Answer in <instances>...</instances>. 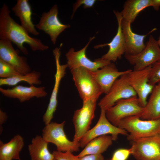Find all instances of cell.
<instances>
[{"instance_id":"6da1fadb","label":"cell","mask_w":160,"mask_h":160,"mask_svg":"<svg viewBox=\"0 0 160 160\" xmlns=\"http://www.w3.org/2000/svg\"><path fill=\"white\" fill-rule=\"evenodd\" d=\"M8 6L4 4L0 9V39H6L16 45L20 50L25 55L28 51L24 44L26 43L33 51H43L49 47L39 39L30 36L21 26L16 22L10 15Z\"/></svg>"},{"instance_id":"7a4b0ae2","label":"cell","mask_w":160,"mask_h":160,"mask_svg":"<svg viewBox=\"0 0 160 160\" xmlns=\"http://www.w3.org/2000/svg\"><path fill=\"white\" fill-rule=\"evenodd\" d=\"M117 127L128 133L127 138L130 142L160 135V119L145 120L141 119L137 116H131L121 120Z\"/></svg>"},{"instance_id":"3957f363","label":"cell","mask_w":160,"mask_h":160,"mask_svg":"<svg viewBox=\"0 0 160 160\" xmlns=\"http://www.w3.org/2000/svg\"><path fill=\"white\" fill-rule=\"evenodd\" d=\"M70 71L83 102L90 100H97L103 93L94 77L93 72L81 67Z\"/></svg>"},{"instance_id":"277c9868","label":"cell","mask_w":160,"mask_h":160,"mask_svg":"<svg viewBox=\"0 0 160 160\" xmlns=\"http://www.w3.org/2000/svg\"><path fill=\"white\" fill-rule=\"evenodd\" d=\"M64 121L60 123L51 122L46 125L42 130V136L48 143L56 147L57 150L61 152H77L80 147L79 142L70 140L64 131Z\"/></svg>"},{"instance_id":"5b68a950","label":"cell","mask_w":160,"mask_h":160,"mask_svg":"<svg viewBox=\"0 0 160 160\" xmlns=\"http://www.w3.org/2000/svg\"><path fill=\"white\" fill-rule=\"evenodd\" d=\"M143 110L144 108L140 105L137 97L135 96L118 100L105 111V115L112 124L117 127L123 119L135 116L139 117Z\"/></svg>"},{"instance_id":"8992f818","label":"cell","mask_w":160,"mask_h":160,"mask_svg":"<svg viewBox=\"0 0 160 160\" xmlns=\"http://www.w3.org/2000/svg\"><path fill=\"white\" fill-rule=\"evenodd\" d=\"M128 74H124L117 79L109 92L100 100L98 104L101 110L105 111L119 100L137 96L130 84Z\"/></svg>"},{"instance_id":"52a82bcc","label":"cell","mask_w":160,"mask_h":160,"mask_svg":"<svg viewBox=\"0 0 160 160\" xmlns=\"http://www.w3.org/2000/svg\"><path fill=\"white\" fill-rule=\"evenodd\" d=\"M131 154L136 160L160 159V135L131 141Z\"/></svg>"},{"instance_id":"ba28073f","label":"cell","mask_w":160,"mask_h":160,"mask_svg":"<svg viewBox=\"0 0 160 160\" xmlns=\"http://www.w3.org/2000/svg\"><path fill=\"white\" fill-rule=\"evenodd\" d=\"M126 60L133 66V70L138 71L152 65L160 61V47L157 40L150 35L145 48L133 55H125Z\"/></svg>"},{"instance_id":"9c48e42d","label":"cell","mask_w":160,"mask_h":160,"mask_svg":"<svg viewBox=\"0 0 160 160\" xmlns=\"http://www.w3.org/2000/svg\"><path fill=\"white\" fill-rule=\"evenodd\" d=\"M97 101L90 100L83 102L82 107L74 111L73 117L75 128L73 141L79 142L89 130L95 116Z\"/></svg>"},{"instance_id":"30bf717a","label":"cell","mask_w":160,"mask_h":160,"mask_svg":"<svg viewBox=\"0 0 160 160\" xmlns=\"http://www.w3.org/2000/svg\"><path fill=\"white\" fill-rule=\"evenodd\" d=\"M95 38V36L90 37L87 43L80 50L75 51L74 48H71L65 54L67 60L66 64L70 70L81 67L95 72L111 63V62L101 58L92 61L87 57L86 49L90 42Z\"/></svg>"},{"instance_id":"8fae6325","label":"cell","mask_w":160,"mask_h":160,"mask_svg":"<svg viewBox=\"0 0 160 160\" xmlns=\"http://www.w3.org/2000/svg\"><path fill=\"white\" fill-rule=\"evenodd\" d=\"M120 134L127 136L128 133L112 124L106 118L105 111L101 110L100 117L96 124L86 133L79 142L80 147H84L91 140L101 136L110 135L113 140H116Z\"/></svg>"},{"instance_id":"7c38bea8","label":"cell","mask_w":160,"mask_h":160,"mask_svg":"<svg viewBox=\"0 0 160 160\" xmlns=\"http://www.w3.org/2000/svg\"><path fill=\"white\" fill-rule=\"evenodd\" d=\"M58 13V7L55 4L48 12L42 13L38 23L35 25L36 28L49 36L54 44H55L59 35L71 27L69 24H64L60 22Z\"/></svg>"},{"instance_id":"4fadbf2b","label":"cell","mask_w":160,"mask_h":160,"mask_svg":"<svg viewBox=\"0 0 160 160\" xmlns=\"http://www.w3.org/2000/svg\"><path fill=\"white\" fill-rule=\"evenodd\" d=\"M62 44L59 48L56 47L53 50L55 62L56 71L55 75V83L50 97L47 109L43 116V121L45 125L50 123L53 117L56 110L57 104V96L60 81L66 74V70L68 67L66 64L61 65L60 62L61 54L60 49Z\"/></svg>"},{"instance_id":"5bb4252c","label":"cell","mask_w":160,"mask_h":160,"mask_svg":"<svg viewBox=\"0 0 160 160\" xmlns=\"http://www.w3.org/2000/svg\"><path fill=\"white\" fill-rule=\"evenodd\" d=\"M152 66L140 71L132 70L128 74L130 84L136 93L140 105L143 108L146 105L148 96L151 93L154 86L148 83Z\"/></svg>"},{"instance_id":"9a60e30c","label":"cell","mask_w":160,"mask_h":160,"mask_svg":"<svg viewBox=\"0 0 160 160\" xmlns=\"http://www.w3.org/2000/svg\"><path fill=\"white\" fill-rule=\"evenodd\" d=\"M0 59L22 74L25 75L31 71L26 57L19 55L12 43L8 40L0 39Z\"/></svg>"},{"instance_id":"2e32d148","label":"cell","mask_w":160,"mask_h":160,"mask_svg":"<svg viewBox=\"0 0 160 160\" xmlns=\"http://www.w3.org/2000/svg\"><path fill=\"white\" fill-rule=\"evenodd\" d=\"M116 18L118 27L117 33L109 43L97 45L95 49L108 45L109 47L108 52L101 57L103 59L110 62H116L118 59L121 58L125 52V41L121 27V21L123 19L121 12L113 11Z\"/></svg>"},{"instance_id":"e0dca14e","label":"cell","mask_w":160,"mask_h":160,"mask_svg":"<svg viewBox=\"0 0 160 160\" xmlns=\"http://www.w3.org/2000/svg\"><path fill=\"white\" fill-rule=\"evenodd\" d=\"M121 27L125 44V55H133L141 52L145 47L144 41L145 37L154 31V28L147 34L139 35L134 33L131 29V23L122 19Z\"/></svg>"},{"instance_id":"ac0fdd59","label":"cell","mask_w":160,"mask_h":160,"mask_svg":"<svg viewBox=\"0 0 160 160\" xmlns=\"http://www.w3.org/2000/svg\"><path fill=\"white\" fill-rule=\"evenodd\" d=\"M132 71L129 69L120 71L115 64L111 63L93 73L103 93L106 94L117 79L124 74L129 73Z\"/></svg>"},{"instance_id":"d6986e66","label":"cell","mask_w":160,"mask_h":160,"mask_svg":"<svg viewBox=\"0 0 160 160\" xmlns=\"http://www.w3.org/2000/svg\"><path fill=\"white\" fill-rule=\"evenodd\" d=\"M0 92L5 97L17 99L22 103L29 100L35 97H44L47 95L44 87H37L33 85L29 87L18 85L7 89L1 87Z\"/></svg>"},{"instance_id":"ffe728a7","label":"cell","mask_w":160,"mask_h":160,"mask_svg":"<svg viewBox=\"0 0 160 160\" xmlns=\"http://www.w3.org/2000/svg\"><path fill=\"white\" fill-rule=\"evenodd\" d=\"M12 11L19 18L21 25L28 33L35 36L40 34L32 20L31 7L28 0H17L12 7Z\"/></svg>"},{"instance_id":"44dd1931","label":"cell","mask_w":160,"mask_h":160,"mask_svg":"<svg viewBox=\"0 0 160 160\" xmlns=\"http://www.w3.org/2000/svg\"><path fill=\"white\" fill-rule=\"evenodd\" d=\"M144 110L139 116L142 119L155 120L160 119V81L155 85Z\"/></svg>"},{"instance_id":"7402d4cb","label":"cell","mask_w":160,"mask_h":160,"mask_svg":"<svg viewBox=\"0 0 160 160\" xmlns=\"http://www.w3.org/2000/svg\"><path fill=\"white\" fill-rule=\"evenodd\" d=\"M24 145L23 139L19 135H15L5 143L0 140V160H21L19 154Z\"/></svg>"},{"instance_id":"603a6c76","label":"cell","mask_w":160,"mask_h":160,"mask_svg":"<svg viewBox=\"0 0 160 160\" xmlns=\"http://www.w3.org/2000/svg\"><path fill=\"white\" fill-rule=\"evenodd\" d=\"M48 143L42 136L36 135L32 138L28 145L31 160H54V156L49 150Z\"/></svg>"},{"instance_id":"cb8c5ba5","label":"cell","mask_w":160,"mask_h":160,"mask_svg":"<svg viewBox=\"0 0 160 160\" xmlns=\"http://www.w3.org/2000/svg\"><path fill=\"white\" fill-rule=\"evenodd\" d=\"M113 140L110 135L95 138L89 141L77 156L79 158L88 155L102 154L112 145Z\"/></svg>"},{"instance_id":"d4e9b609","label":"cell","mask_w":160,"mask_h":160,"mask_svg":"<svg viewBox=\"0 0 160 160\" xmlns=\"http://www.w3.org/2000/svg\"><path fill=\"white\" fill-rule=\"evenodd\" d=\"M151 6V0H127L121 12L123 19L131 24L141 11Z\"/></svg>"},{"instance_id":"484cf974","label":"cell","mask_w":160,"mask_h":160,"mask_svg":"<svg viewBox=\"0 0 160 160\" xmlns=\"http://www.w3.org/2000/svg\"><path fill=\"white\" fill-rule=\"evenodd\" d=\"M41 73L34 70L25 75H21L12 78L0 79V85L15 86L19 83L25 81L30 86L40 85L41 81L40 79Z\"/></svg>"},{"instance_id":"4316f807","label":"cell","mask_w":160,"mask_h":160,"mask_svg":"<svg viewBox=\"0 0 160 160\" xmlns=\"http://www.w3.org/2000/svg\"><path fill=\"white\" fill-rule=\"evenodd\" d=\"M23 75L11 65L0 59V77L7 79Z\"/></svg>"},{"instance_id":"83f0119b","label":"cell","mask_w":160,"mask_h":160,"mask_svg":"<svg viewBox=\"0 0 160 160\" xmlns=\"http://www.w3.org/2000/svg\"><path fill=\"white\" fill-rule=\"evenodd\" d=\"M160 81V61L153 65L149 77V83L154 86Z\"/></svg>"},{"instance_id":"f1b7e54d","label":"cell","mask_w":160,"mask_h":160,"mask_svg":"<svg viewBox=\"0 0 160 160\" xmlns=\"http://www.w3.org/2000/svg\"><path fill=\"white\" fill-rule=\"evenodd\" d=\"M55 160H78V157L70 151L63 152L57 150L52 152Z\"/></svg>"},{"instance_id":"f546056e","label":"cell","mask_w":160,"mask_h":160,"mask_svg":"<svg viewBox=\"0 0 160 160\" xmlns=\"http://www.w3.org/2000/svg\"><path fill=\"white\" fill-rule=\"evenodd\" d=\"M130 154V148L119 149L114 152L110 160H127Z\"/></svg>"},{"instance_id":"4dcf8cb0","label":"cell","mask_w":160,"mask_h":160,"mask_svg":"<svg viewBox=\"0 0 160 160\" xmlns=\"http://www.w3.org/2000/svg\"><path fill=\"white\" fill-rule=\"evenodd\" d=\"M96 0H78L73 5V11L71 18H72L74 13L78 8L81 5H83L84 9L90 8L93 7L95 2Z\"/></svg>"},{"instance_id":"1f68e13d","label":"cell","mask_w":160,"mask_h":160,"mask_svg":"<svg viewBox=\"0 0 160 160\" xmlns=\"http://www.w3.org/2000/svg\"><path fill=\"white\" fill-rule=\"evenodd\" d=\"M78 160H104V158L102 154H91L78 157Z\"/></svg>"},{"instance_id":"d6a6232c","label":"cell","mask_w":160,"mask_h":160,"mask_svg":"<svg viewBox=\"0 0 160 160\" xmlns=\"http://www.w3.org/2000/svg\"><path fill=\"white\" fill-rule=\"evenodd\" d=\"M7 116L6 113L0 109V124L2 125L7 121Z\"/></svg>"},{"instance_id":"836d02e7","label":"cell","mask_w":160,"mask_h":160,"mask_svg":"<svg viewBox=\"0 0 160 160\" xmlns=\"http://www.w3.org/2000/svg\"><path fill=\"white\" fill-rule=\"evenodd\" d=\"M151 6L156 11H158L160 7V0H151Z\"/></svg>"},{"instance_id":"e575fe53","label":"cell","mask_w":160,"mask_h":160,"mask_svg":"<svg viewBox=\"0 0 160 160\" xmlns=\"http://www.w3.org/2000/svg\"><path fill=\"white\" fill-rule=\"evenodd\" d=\"M158 42L159 46L160 47V36L159 37L158 39L157 40Z\"/></svg>"},{"instance_id":"d590c367","label":"cell","mask_w":160,"mask_h":160,"mask_svg":"<svg viewBox=\"0 0 160 160\" xmlns=\"http://www.w3.org/2000/svg\"><path fill=\"white\" fill-rule=\"evenodd\" d=\"M12 160L11 159H6V160Z\"/></svg>"},{"instance_id":"8d00e7d4","label":"cell","mask_w":160,"mask_h":160,"mask_svg":"<svg viewBox=\"0 0 160 160\" xmlns=\"http://www.w3.org/2000/svg\"><path fill=\"white\" fill-rule=\"evenodd\" d=\"M54 160H55V159Z\"/></svg>"},{"instance_id":"74e56055","label":"cell","mask_w":160,"mask_h":160,"mask_svg":"<svg viewBox=\"0 0 160 160\" xmlns=\"http://www.w3.org/2000/svg\"></svg>"}]
</instances>
